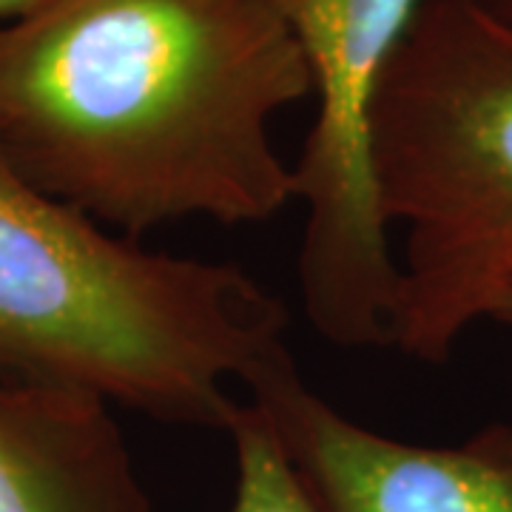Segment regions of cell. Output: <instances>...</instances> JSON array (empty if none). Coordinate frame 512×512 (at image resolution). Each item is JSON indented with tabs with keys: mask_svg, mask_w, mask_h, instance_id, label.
Returning a JSON list of instances; mask_svg holds the SVG:
<instances>
[{
	"mask_svg": "<svg viewBox=\"0 0 512 512\" xmlns=\"http://www.w3.org/2000/svg\"><path fill=\"white\" fill-rule=\"evenodd\" d=\"M313 94L274 0H49L0 26V157L120 237L296 200L271 123Z\"/></svg>",
	"mask_w": 512,
	"mask_h": 512,
	"instance_id": "6da1fadb",
	"label": "cell"
},
{
	"mask_svg": "<svg viewBox=\"0 0 512 512\" xmlns=\"http://www.w3.org/2000/svg\"><path fill=\"white\" fill-rule=\"evenodd\" d=\"M285 328L242 268L114 237L0 157V370L228 430Z\"/></svg>",
	"mask_w": 512,
	"mask_h": 512,
	"instance_id": "7a4b0ae2",
	"label": "cell"
},
{
	"mask_svg": "<svg viewBox=\"0 0 512 512\" xmlns=\"http://www.w3.org/2000/svg\"><path fill=\"white\" fill-rule=\"evenodd\" d=\"M370 163L402 234L387 345L441 365L512 279V23L419 0L373 89Z\"/></svg>",
	"mask_w": 512,
	"mask_h": 512,
	"instance_id": "3957f363",
	"label": "cell"
},
{
	"mask_svg": "<svg viewBox=\"0 0 512 512\" xmlns=\"http://www.w3.org/2000/svg\"><path fill=\"white\" fill-rule=\"evenodd\" d=\"M313 77L316 120L293 165L305 202L299 248L302 308L336 348L387 342L396 254L376 202L370 100L419 0H274Z\"/></svg>",
	"mask_w": 512,
	"mask_h": 512,
	"instance_id": "277c9868",
	"label": "cell"
},
{
	"mask_svg": "<svg viewBox=\"0 0 512 512\" xmlns=\"http://www.w3.org/2000/svg\"><path fill=\"white\" fill-rule=\"evenodd\" d=\"M248 393L322 512H512V421L456 447L390 439L313 393L291 353L262 367Z\"/></svg>",
	"mask_w": 512,
	"mask_h": 512,
	"instance_id": "5b68a950",
	"label": "cell"
},
{
	"mask_svg": "<svg viewBox=\"0 0 512 512\" xmlns=\"http://www.w3.org/2000/svg\"><path fill=\"white\" fill-rule=\"evenodd\" d=\"M0 512H151L106 399L0 370Z\"/></svg>",
	"mask_w": 512,
	"mask_h": 512,
	"instance_id": "8992f818",
	"label": "cell"
},
{
	"mask_svg": "<svg viewBox=\"0 0 512 512\" xmlns=\"http://www.w3.org/2000/svg\"><path fill=\"white\" fill-rule=\"evenodd\" d=\"M237 453V495L231 512H322L308 484L254 402L239 404L228 424Z\"/></svg>",
	"mask_w": 512,
	"mask_h": 512,
	"instance_id": "52a82bcc",
	"label": "cell"
},
{
	"mask_svg": "<svg viewBox=\"0 0 512 512\" xmlns=\"http://www.w3.org/2000/svg\"><path fill=\"white\" fill-rule=\"evenodd\" d=\"M43 3H49V0H0V26L32 15Z\"/></svg>",
	"mask_w": 512,
	"mask_h": 512,
	"instance_id": "ba28073f",
	"label": "cell"
},
{
	"mask_svg": "<svg viewBox=\"0 0 512 512\" xmlns=\"http://www.w3.org/2000/svg\"><path fill=\"white\" fill-rule=\"evenodd\" d=\"M490 319L498 322V325H507V328H512V279L504 285L501 296L495 299L493 311H490Z\"/></svg>",
	"mask_w": 512,
	"mask_h": 512,
	"instance_id": "9c48e42d",
	"label": "cell"
},
{
	"mask_svg": "<svg viewBox=\"0 0 512 512\" xmlns=\"http://www.w3.org/2000/svg\"><path fill=\"white\" fill-rule=\"evenodd\" d=\"M478 3L484 12H490L493 18L504 20V23H512V0H473Z\"/></svg>",
	"mask_w": 512,
	"mask_h": 512,
	"instance_id": "30bf717a",
	"label": "cell"
}]
</instances>
